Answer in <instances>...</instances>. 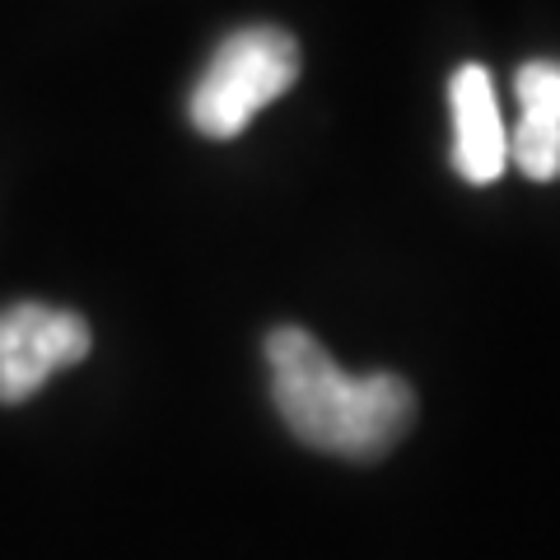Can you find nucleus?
Listing matches in <instances>:
<instances>
[{"label":"nucleus","instance_id":"nucleus-1","mask_svg":"<svg viewBox=\"0 0 560 560\" xmlns=\"http://www.w3.org/2000/svg\"><path fill=\"white\" fill-rule=\"evenodd\" d=\"M267 364L276 411L308 448L374 463L416 425V393L407 378L346 374L304 327H276L267 337Z\"/></svg>","mask_w":560,"mask_h":560},{"label":"nucleus","instance_id":"nucleus-2","mask_svg":"<svg viewBox=\"0 0 560 560\" xmlns=\"http://www.w3.org/2000/svg\"><path fill=\"white\" fill-rule=\"evenodd\" d=\"M300 80V43L285 28L253 24L220 43L191 90V127L210 140H234L253 127L261 108H271Z\"/></svg>","mask_w":560,"mask_h":560},{"label":"nucleus","instance_id":"nucleus-3","mask_svg":"<svg viewBox=\"0 0 560 560\" xmlns=\"http://www.w3.org/2000/svg\"><path fill=\"white\" fill-rule=\"evenodd\" d=\"M90 323L70 308H0V401H28L43 383L90 355Z\"/></svg>","mask_w":560,"mask_h":560},{"label":"nucleus","instance_id":"nucleus-4","mask_svg":"<svg viewBox=\"0 0 560 560\" xmlns=\"http://www.w3.org/2000/svg\"><path fill=\"white\" fill-rule=\"evenodd\" d=\"M453 108V168L467 183L490 187L510 168V127L500 117L495 80L486 66H458L448 84Z\"/></svg>","mask_w":560,"mask_h":560},{"label":"nucleus","instance_id":"nucleus-5","mask_svg":"<svg viewBox=\"0 0 560 560\" xmlns=\"http://www.w3.org/2000/svg\"><path fill=\"white\" fill-rule=\"evenodd\" d=\"M518 121L510 127V164L533 183L560 178V61H528L514 75Z\"/></svg>","mask_w":560,"mask_h":560}]
</instances>
